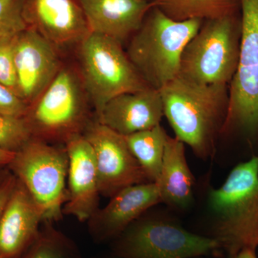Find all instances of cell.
<instances>
[{"label": "cell", "mask_w": 258, "mask_h": 258, "mask_svg": "<svg viewBox=\"0 0 258 258\" xmlns=\"http://www.w3.org/2000/svg\"><path fill=\"white\" fill-rule=\"evenodd\" d=\"M229 86L200 84L177 76L159 91L164 115L176 138L202 159L212 157L222 134L228 110Z\"/></svg>", "instance_id": "6da1fadb"}, {"label": "cell", "mask_w": 258, "mask_h": 258, "mask_svg": "<svg viewBox=\"0 0 258 258\" xmlns=\"http://www.w3.org/2000/svg\"><path fill=\"white\" fill-rule=\"evenodd\" d=\"M214 217L212 238L220 256L235 258L242 249L258 247V156L235 166L220 187L209 195Z\"/></svg>", "instance_id": "7a4b0ae2"}, {"label": "cell", "mask_w": 258, "mask_h": 258, "mask_svg": "<svg viewBox=\"0 0 258 258\" xmlns=\"http://www.w3.org/2000/svg\"><path fill=\"white\" fill-rule=\"evenodd\" d=\"M203 23L198 19L174 21L158 8L149 9L125 51L149 87L160 91L177 77L183 50Z\"/></svg>", "instance_id": "3957f363"}, {"label": "cell", "mask_w": 258, "mask_h": 258, "mask_svg": "<svg viewBox=\"0 0 258 258\" xmlns=\"http://www.w3.org/2000/svg\"><path fill=\"white\" fill-rule=\"evenodd\" d=\"M87 93L79 72L63 66L24 116L34 138L63 142L83 134L91 121Z\"/></svg>", "instance_id": "277c9868"}, {"label": "cell", "mask_w": 258, "mask_h": 258, "mask_svg": "<svg viewBox=\"0 0 258 258\" xmlns=\"http://www.w3.org/2000/svg\"><path fill=\"white\" fill-rule=\"evenodd\" d=\"M241 15L205 20L186 44L178 76L200 84L230 86L238 66Z\"/></svg>", "instance_id": "5b68a950"}, {"label": "cell", "mask_w": 258, "mask_h": 258, "mask_svg": "<svg viewBox=\"0 0 258 258\" xmlns=\"http://www.w3.org/2000/svg\"><path fill=\"white\" fill-rule=\"evenodd\" d=\"M79 45V74L96 116L114 97L149 87L119 42L91 32Z\"/></svg>", "instance_id": "8992f818"}, {"label": "cell", "mask_w": 258, "mask_h": 258, "mask_svg": "<svg viewBox=\"0 0 258 258\" xmlns=\"http://www.w3.org/2000/svg\"><path fill=\"white\" fill-rule=\"evenodd\" d=\"M240 2V56L222 134H237L252 144L258 140V0Z\"/></svg>", "instance_id": "52a82bcc"}, {"label": "cell", "mask_w": 258, "mask_h": 258, "mask_svg": "<svg viewBox=\"0 0 258 258\" xmlns=\"http://www.w3.org/2000/svg\"><path fill=\"white\" fill-rule=\"evenodd\" d=\"M69 162L66 147L33 137L8 166L42 209L45 222L58 221L63 215Z\"/></svg>", "instance_id": "ba28073f"}, {"label": "cell", "mask_w": 258, "mask_h": 258, "mask_svg": "<svg viewBox=\"0 0 258 258\" xmlns=\"http://www.w3.org/2000/svg\"><path fill=\"white\" fill-rule=\"evenodd\" d=\"M141 218V217H140ZM138 219L113 240L120 258H192L220 256L215 239L191 233L178 224L160 219Z\"/></svg>", "instance_id": "9c48e42d"}, {"label": "cell", "mask_w": 258, "mask_h": 258, "mask_svg": "<svg viewBox=\"0 0 258 258\" xmlns=\"http://www.w3.org/2000/svg\"><path fill=\"white\" fill-rule=\"evenodd\" d=\"M83 135L94 153L101 195L111 198L128 186L149 182L123 136L96 118Z\"/></svg>", "instance_id": "30bf717a"}, {"label": "cell", "mask_w": 258, "mask_h": 258, "mask_svg": "<svg viewBox=\"0 0 258 258\" xmlns=\"http://www.w3.org/2000/svg\"><path fill=\"white\" fill-rule=\"evenodd\" d=\"M14 64L18 96L28 106L36 101L62 67L57 48L29 28L15 37Z\"/></svg>", "instance_id": "8fae6325"}, {"label": "cell", "mask_w": 258, "mask_h": 258, "mask_svg": "<svg viewBox=\"0 0 258 258\" xmlns=\"http://www.w3.org/2000/svg\"><path fill=\"white\" fill-rule=\"evenodd\" d=\"M23 16L56 48L79 44L91 32L79 0H24Z\"/></svg>", "instance_id": "7c38bea8"}, {"label": "cell", "mask_w": 258, "mask_h": 258, "mask_svg": "<svg viewBox=\"0 0 258 258\" xmlns=\"http://www.w3.org/2000/svg\"><path fill=\"white\" fill-rule=\"evenodd\" d=\"M69 155L68 200L63 215L88 221L100 208L99 184L92 147L83 134L64 144Z\"/></svg>", "instance_id": "4fadbf2b"}, {"label": "cell", "mask_w": 258, "mask_h": 258, "mask_svg": "<svg viewBox=\"0 0 258 258\" xmlns=\"http://www.w3.org/2000/svg\"><path fill=\"white\" fill-rule=\"evenodd\" d=\"M161 203L157 184L142 183L120 190L99 208L88 222L91 237L97 242L114 240L154 205Z\"/></svg>", "instance_id": "5bb4252c"}, {"label": "cell", "mask_w": 258, "mask_h": 258, "mask_svg": "<svg viewBox=\"0 0 258 258\" xmlns=\"http://www.w3.org/2000/svg\"><path fill=\"white\" fill-rule=\"evenodd\" d=\"M45 222L44 212L18 179L0 215V258H22Z\"/></svg>", "instance_id": "9a60e30c"}, {"label": "cell", "mask_w": 258, "mask_h": 258, "mask_svg": "<svg viewBox=\"0 0 258 258\" xmlns=\"http://www.w3.org/2000/svg\"><path fill=\"white\" fill-rule=\"evenodd\" d=\"M160 91L148 87L134 93H125L106 103L96 119L126 137L160 124L164 116Z\"/></svg>", "instance_id": "2e32d148"}, {"label": "cell", "mask_w": 258, "mask_h": 258, "mask_svg": "<svg viewBox=\"0 0 258 258\" xmlns=\"http://www.w3.org/2000/svg\"><path fill=\"white\" fill-rule=\"evenodd\" d=\"M91 32L111 37L122 45L140 28L149 1L79 0Z\"/></svg>", "instance_id": "e0dca14e"}, {"label": "cell", "mask_w": 258, "mask_h": 258, "mask_svg": "<svg viewBox=\"0 0 258 258\" xmlns=\"http://www.w3.org/2000/svg\"><path fill=\"white\" fill-rule=\"evenodd\" d=\"M155 183L161 203L184 210L192 202L195 179L186 161L184 144L176 137L168 138L160 174Z\"/></svg>", "instance_id": "ac0fdd59"}, {"label": "cell", "mask_w": 258, "mask_h": 258, "mask_svg": "<svg viewBox=\"0 0 258 258\" xmlns=\"http://www.w3.org/2000/svg\"><path fill=\"white\" fill-rule=\"evenodd\" d=\"M149 8L160 10L174 21L224 18L239 13L240 0H151Z\"/></svg>", "instance_id": "d6986e66"}, {"label": "cell", "mask_w": 258, "mask_h": 258, "mask_svg": "<svg viewBox=\"0 0 258 258\" xmlns=\"http://www.w3.org/2000/svg\"><path fill=\"white\" fill-rule=\"evenodd\" d=\"M169 137L161 124L124 137L149 182H157L159 179Z\"/></svg>", "instance_id": "ffe728a7"}, {"label": "cell", "mask_w": 258, "mask_h": 258, "mask_svg": "<svg viewBox=\"0 0 258 258\" xmlns=\"http://www.w3.org/2000/svg\"><path fill=\"white\" fill-rule=\"evenodd\" d=\"M36 240L22 258H79V251L69 237L45 222Z\"/></svg>", "instance_id": "44dd1931"}, {"label": "cell", "mask_w": 258, "mask_h": 258, "mask_svg": "<svg viewBox=\"0 0 258 258\" xmlns=\"http://www.w3.org/2000/svg\"><path fill=\"white\" fill-rule=\"evenodd\" d=\"M33 138L24 118L0 114V149L16 153Z\"/></svg>", "instance_id": "7402d4cb"}, {"label": "cell", "mask_w": 258, "mask_h": 258, "mask_svg": "<svg viewBox=\"0 0 258 258\" xmlns=\"http://www.w3.org/2000/svg\"><path fill=\"white\" fill-rule=\"evenodd\" d=\"M24 0H0V38L28 28L23 16Z\"/></svg>", "instance_id": "603a6c76"}, {"label": "cell", "mask_w": 258, "mask_h": 258, "mask_svg": "<svg viewBox=\"0 0 258 258\" xmlns=\"http://www.w3.org/2000/svg\"><path fill=\"white\" fill-rule=\"evenodd\" d=\"M17 35L0 38V83L8 86L18 94L14 64V47Z\"/></svg>", "instance_id": "cb8c5ba5"}, {"label": "cell", "mask_w": 258, "mask_h": 258, "mask_svg": "<svg viewBox=\"0 0 258 258\" xmlns=\"http://www.w3.org/2000/svg\"><path fill=\"white\" fill-rule=\"evenodd\" d=\"M28 105L8 86L0 83V114L15 118H24Z\"/></svg>", "instance_id": "d4e9b609"}, {"label": "cell", "mask_w": 258, "mask_h": 258, "mask_svg": "<svg viewBox=\"0 0 258 258\" xmlns=\"http://www.w3.org/2000/svg\"><path fill=\"white\" fill-rule=\"evenodd\" d=\"M17 182V178L10 173L9 176L5 180L4 182L0 185V215L4 209L12 191L14 189Z\"/></svg>", "instance_id": "484cf974"}, {"label": "cell", "mask_w": 258, "mask_h": 258, "mask_svg": "<svg viewBox=\"0 0 258 258\" xmlns=\"http://www.w3.org/2000/svg\"><path fill=\"white\" fill-rule=\"evenodd\" d=\"M15 153L0 149V167H8L14 158Z\"/></svg>", "instance_id": "4316f807"}, {"label": "cell", "mask_w": 258, "mask_h": 258, "mask_svg": "<svg viewBox=\"0 0 258 258\" xmlns=\"http://www.w3.org/2000/svg\"><path fill=\"white\" fill-rule=\"evenodd\" d=\"M235 258H257L256 249L244 248L242 249Z\"/></svg>", "instance_id": "83f0119b"}, {"label": "cell", "mask_w": 258, "mask_h": 258, "mask_svg": "<svg viewBox=\"0 0 258 258\" xmlns=\"http://www.w3.org/2000/svg\"><path fill=\"white\" fill-rule=\"evenodd\" d=\"M10 171L8 167H0V185L4 182L5 179L10 174Z\"/></svg>", "instance_id": "f1b7e54d"}, {"label": "cell", "mask_w": 258, "mask_h": 258, "mask_svg": "<svg viewBox=\"0 0 258 258\" xmlns=\"http://www.w3.org/2000/svg\"><path fill=\"white\" fill-rule=\"evenodd\" d=\"M201 257H192V258H200Z\"/></svg>", "instance_id": "f546056e"}, {"label": "cell", "mask_w": 258, "mask_h": 258, "mask_svg": "<svg viewBox=\"0 0 258 258\" xmlns=\"http://www.w3.org/2000/svg\"><path fill=\"white\" fill-rule=\"evenodd\" d=\"M113 258H120V257H115H115H113Z\"/></svg>", "instance_id": "4dcf8cb0"}, {"label": "cell", "mask_w": 258, "mask_h": 258, "mask_svg": "<svg viewBox=\"0 0 258 258\" xmlns=\"http://www.w3.org/2000/svg\"><path fill=\"white\" fill-rule=\"evenodd\" d=\"M142 1H145V0H142ZM147 1H148V0H147Z\"/></svg>", "instance_id": "1f68e13d"}]
</instances>
